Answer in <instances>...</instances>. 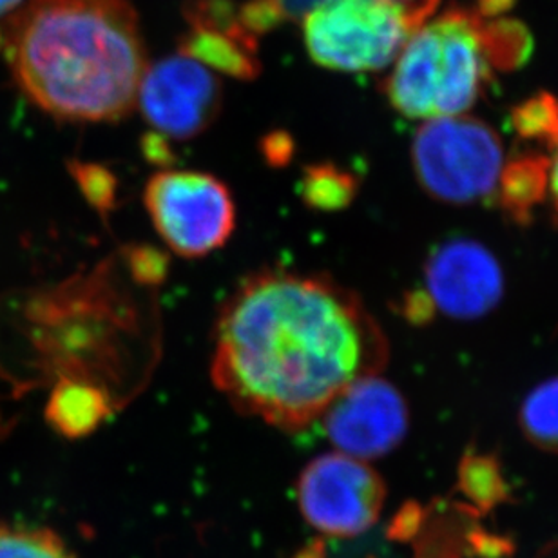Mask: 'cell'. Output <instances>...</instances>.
<instances>
[{
  "label": "cell",
  "mask_w": 558,
  "mask_h": 558,
  "mask_svg": "<svg viewBox=\"0 0 558 558\" xmlns=\"http://www.w3.org/2000/svg\"><path fill=\"white\" fill-rule=\"evenodd\" d=\"M213 339L218 392L284 432L311 426L388 360L387 338L360 295L325 276L283 269L240 281L221 303Z\"/></svg>",
  "instance_id": "6da1fadb"
},
{
  "label": "cell",
  "mask_w": 558,
  "mask_h": 558,
  "mask_svg": "<svg viewBox=\"0 0 558 558\" xmlns=\"http://www.w3.org/2000/svg\"><path fill=\"white\" fill-rule=\"evenodd\" d=\"M16 86L65 122H117L136 106L147 64L130 0H27L2 24Z\"/></svg>",
  "instance_id": "7a4b0ae2"
},
{
  "label": "cell",
  "mask_w": 558,
  "mask_h": 558,
  "mask_svg": "<svg viewBox=\"0 0 558 558\" xmlns=\"http://www.w3.org/2000/svg\"><path fill=\"white\" fill-rule=\"evenodd\" d=\"M492 68L478 37L473 5H450L409 38L383 93L409 119L461 117L477 102Z\"/></svg>",
  "instance_id": "3957f363"
},
{
  "label": "cell",
  "mask_w": 558,
  "mask_h": 558,
  "mask_svg": "<svg viewBox=\"0 0 558 558\" xmlns=\"http://www.w3.org/2000/svg\"><path fill=\"white\" fill-rule=\"evenodd\" d=\"M439 0H322L303 19L311 59L343 73L385 70Z\"/></svg>",
  "instance_id": "277c9868"
},
{
  "label": "cell",
  "mask_w": 558,
  "mask_h": 558,
  "mask_svg": "<svg viewBox=\"0 0 558 558\" xmlns=\"http://www.w3.org/2000/svg\"><path fill=\"white\" fill-rule=\"evenodd\" d=\"M502 160L499 135L488 124L468 117L428 120L412 144L418 182L445 204H473L494 194Z\"/></svg>",
  "instance_id": "5b68a950"
},
{
  "label": "cell",
  "mask_w": 558,
  "mask_h": 558,
  "mask_svg": "<svg viewBox=\"0 0 558 558\" xmlns=\"http://www.w3.org/2000/svg\"><path fill=\"white\" fill-rule=\"evenodd\" d=\"M144 205L156 232L182 258H204L215 253L236 229L231 189L209 172H155L145 183Z\"/></svg>",
  "instance_id": "8992f818"
},
{
  "label": "cell",
  "mask_w": 558,
  "mask_h": 558,
  "mask_svg": "<svg viewBox=\"0 0 558 558\" xmlns=\"http://www.w3.org/2000/svg\"><path fill=\"white\" fill-rule=\"evenodd\" d=\"M387 486L365 461L339 451L316 457L298 478V505L305 521L330 537H355L381 515Z\"/></svg>",
  "instance_id": "52a82bcc"
},
{
  "label": "cell",
  "mask_w": 558,
  "mask_h": 558,
  "mask_svg": "<svg viewBox=\"0 0 558 558\" xmlns=\"http://www.w3.org/2000/svg\"><path fill=\"white\" fill-rule=\"evenodd\" d=\"M136 106L156 133L194 138L220 117L223 86L215 71L183 54H172L145 70Z\"/></svg>",
  "instance_id": "ba28073f"
},
{
  "label": "cell",
  "mask_w": 558,
  "mask_h": 558,
  "mask_svg": "<svg viewBox=\"0 0 558 558\" xmlns=\"http://www.w3.org/2000/svg\"><path fill=\"white\" fill-rule=\"evenodd\" d=\"M322 417L336 450L360 461L387 456L409 432L407 401L398 388L379 376L350 385Z\"/></svg>",
  "instance_id": "9c48e42d"
},
{
  "label": "cell",
  "mask_w": 558,
  "mask_h": 558,
  "mask_svg": "<svg viewBox=\"0 0 558 558\" xmlns=\"http://www.w3.org/2000/svg\"><path fill=\"white\" fill-rule=\"evenodd\" d=\"M423 290L435 312L456 319H477L499 303L505 276L488 248L475 240L456 238L429 254Z\"/></svg>",
  "instance_id": "30bf717a"
},
{
  "label": "cell",
  "mask_w": 558,
  "mask_h": 558,
  "mask_svg": "<svg viewBox=\"0 0 558 558\" xmlns=\"http://www.w3.org/2000/svg\"><path fill=\"white\" fill-rule=\"evenodd\" d=\"M111 412L108 390L82 377H60L46 404L48 423L68 439L93 434Z\"/></svg>",
  "instance_id": "8fae6325"
},
{
  "label": "cell",
  "mask_w": 558,
  "mask_h": 558,
  "mask_svg": "<svg viewBox=\"0 0 558 558\" xmlns=\"http://www.w3.org/2000/svg\"><path fill=\"white\" fill-rule=\"evenodd\" d=\"M178 53L196 60L210 71L232 76L238 81H256L262 75L258 49L251 48L226 33L189 27L178 38Z\"/></svg>",
  "instance_id": "7c38bea8"
},
{
  "label": "cell",
  "mask_w": 558,
  "mask_h": 558,
  "mask_svg": "<svg viewBox=\"0 0 558 558\" xmlns=\"http://www.w3.org/2000/svg\"><path fill=\"white\" fill-rule=\"evenodd\" d=\"M549 193V158L521 155L508 161L497 183V204L511 221L526 226Z\"/></svg>",
  "instance_id": "4fadbf2b"
},
{
  "label": "cell",
  "mask_w": 558,
  "mask_h": 558,
  "mask_svg": "<svg viewBox=\"0 0 558 558\" xmlns=\"http://www.w3.org/2000/svg\"><path fill=\"white\" fill-rule=\"evenodd\" d=\"M478 37L484 59L494 70H517L530 59L533 51L532 33L527 32V27L521 21L511 16L486 19L478 15Z\"/></svg>",
  "instance_id": "5bb4252c"
},
{
  "label": "cell",
  "mask_w": 558,
  "mask_h": 558,
  "mask_svg": "<svg viewBox=\"0 0 558 558\" xmlns=\"http://www.w3.org/2000/svg\"><path fill=\"white\" fill-rule=\"evenodd\" d=\"M457 488L483 513L510 500V484L499 459L483 451L468 450L464 453L457 473Z\"/></svg>",
  "instance_id": "9a60e30c"
},
{
  "label": "cell",
  "mask_w": 558,
  "mask_h": 558,
  "mask_svg": "<svg viewBox=\"0 0 558 558\" xmlns=\"http://www.w3.org/2000/svg\"><path fill=\"white\" fill-rule=\"evenodd\" d=\"M301 193L312 209H344L357 194V180L332 163H316L306 167L301 180Z\"/></svg>",
  "instance_id": "2e32d148"
},
{
  "label": "cell",
  "mask_w": 558,
  "mask_h": 558,
  "mask_svg": "<svg viewBox=\"0 0 558 558\" xmlns=\"http://www.w3.org/2000/svg\"><path fill=\"white\" fill-rule=\"evenodd\" d=\"M521 426L533 445L558 453V377L530 392L522 404Z\"/></svg>",
  "instance_id": "e0dca14e"
},
{
  "label": "cell",
  "mask_w": 558,
  "mask_h": 558,
  "mask_svg": "<svg viewBox=\"0 0 558 558\" xmlns=\"http://www.w3.org/2000/svg\"><path fill=\"white\" fill-rule=\"evenodd\" d=\"M511 128L527 142H541L548 149L558 138V98L538 93L511 111Z\"/></svg>",
  "instance_id": "ac0fdd59"
},
{
  "label": "cell",
  "mask_w": 558,
  "mask_h": 558,
  "mask_svg": "<svg viewBox=\"0 0 558 558\" xmlns=\"http://www.w3.org/2000/svg\"><path fill=\"white\" fill-rule=\"evenodd\" d=\"M0 558L76 557L51 530L0 524Z\"/></svg>",
  "instance_id": "d6986e66"
},
{
  "label": "cell",
  "mask_w": 558,
  "mask_h": 558,
  "mask_svg": "<svg viewBox=\"0 0 558 558\" xmlns=\"http://www.w3.org/2000/svg\"><path fill=\"white\" fill-rule=\"evenodd\" d=\"M242 0H183L182 13L189 27L226 33L258 49L259 43L248 37L238 22V8Z\"/></svg>",
  "instance_id": "ffe728a7"
},
{
  "label": "cell",
  "mask_w": 558,
  "mask_h": 558,
  "mask_svg": "<svg viewBox=\"0 0 558 558\" xmlns=\"http://www.w3.org/2000/svg\"><path fill=\"white\" fill-rule=\"evenodd\" d=\"M289 19L283 0H242L238 8V22L248 37L259 38L276 32Z\"/></svg>",
  "instance_id": "44dd1931"
},
{
  "label": "cell",
  "mask_w": 558,
  "mask_h": 558,
  "mask_svg": "<svg viewBox=\"0 0 558 558\" xmlns=\"http://www.w3.org/2000/svg\"><path fill=\"white\" fill-rule=\"evenodd\" d=\"M75 177L81 183L82 191L87 199L98 209L108 210L113 207L114 202V182L113 174H109L104 167L98 166H75Z\"/></svg>",
  "instance_id": "7402d4cb"
},
{
  "label": "cell",
  "mask_w": 558,
  "mask_h": 558,
  "mask_svg": "<svg viewBox=\"0 0 558 558\" xmlns=\"http://www.w3.org/2000/svg\"><path fill=\"white\" fill-rule=\"evenodd\" d=\"M128 265H131V272L140 283H160L166 278L167 258L155 248H133Z\"/></svg>",
  "instance_id": "603a6c76"
},
{
  "label": "cell",
  "mask_w": 558,
  "mask_h": 558,
  "mask_svg": "<svg viewBox=\"0 0 558 558\" xmlns=\"http://www.w3.org/2000/svg\"><path fill=\"white\" fill-rule=\"evenodd\" d=\"M401 312L410 323L415 325H424L429 323L435 316V306L429 300L428 294L423 289L414 290L410 294L404 295Z\"/></svg>",
  "instance_id": "cb8c5ba5"
},
{
  "label": "cell",
  "mask_w": 558,
  "mask_h": 558,
  "mask_svg": "<svg viewBox=\"0 0 558 558\" xmlns=\"http://www.w3.org/2000/svg\"><path fill=\"white\" fill-rule=\"evenodd\" d=\"M265 155L272 163H281L292 153V140L287 133H272L264 142Z\"/></svg>",
  "instance_id": "d4e9b609"
},
{
  "label": "cell",
  "mask_w": 558,
  "mask_h": 558,
  "mask_svg": "<svg viewBox=\"0 0 558 558\" xmlns=\"http://www.w3.org/2000/svg\"><path fill=\"white\" fill-rule=\"evenodd\" d=\"M167 136L160 135V133H150V135L144 138V153L150 161L156 163H167L171 160L172 153L167 145Z\"/></svg>",
  "instance_id": "484cf974"
},
{
  "label": "cell",
  "mask_w": 558,
  "mask_h": 558,
  "mask_svg": "<svg viewBox=\"0 0 558 558\" xmlns=\"http://www.w3.org/2000/svg\"><path fill=\"white\" fill-rule=\"evenodd\" d=\"M513 4L515 0H477L473 8L477 10L478 15L489 19V16L506 15Z\"/></svg>",
  "instance_id": "4316f807"
},
{
  "label": "cell",
  "mask_w": 558,
  "mask_h": 558,
  "mask_svg": "<svg viewBox=\"0 0 558 558\" xmlns=\"http://www.w3.org/2000/svg\"><path fill=\"white\" fill-rule=\"evenodd\" d=\"M551 150H554V158L549 160V194L554 198L555 209L558 213V138Z\"/></svg>",
  "instance_id": "83f0119b"
},
{
  "label": "cell",
  "mask_w": 558,
  "mask_h": 558,
  "mask_svg": "<svg viewBox=\"0 0 558 558\" xmlns=\"http://www.w3.org/2000/svg\"><path fill=\"white\" fill-rule=\"evenodd\" d=\"M22 0H0V16L8 15L13 10L21 8Z\"/></svg>",
  "instance_id": "f1b7e54d"
},
{
  "label": "cell",
  "mask_w": 558,
  "mask_h": 558,
  "mask_svg": "<svg viewBox=\"0 0 558 558\" xmlns=\"http://www.w3.org/2000/svg\"><path fill=\"white\" fill-rule=\"evenodd\" d=\"M4 46V33H2V24H0V49Z\"/></svg>",
  "instance_id": "f546056e"
}]
</instances>
